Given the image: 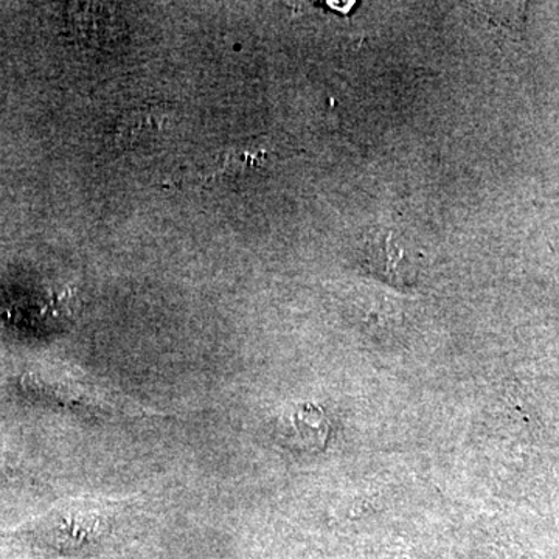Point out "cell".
I'll list each match as a JSON object with an SVG mask.
<instances>
[{"instance_id": "obj_1", "label": "cell", "mask_w": 559, "mask_h": 559, "mask_svg": "<svg viewBox=\"0 0 559 559\" xmlns=\"http://www.w3.org/2000/svg\"><path fill=\"white\" fill-rule=\"evenodd\" d=\"M102 509L97 500H69L32 522L28 533L57 549L81 546L100 538L106 524Z\"/></svg>"}, {"instance_id": "obj_2", "label": "cell", "mask_w": 559, "mask_h": 559, "mask_svg": "<svg viewBox=\"0 0 559 559\" xmlns=\"http://www.w3.org/2000/svg\"><path fill=\"white\" fill-rule=\"evenodd\" d=\"M175 112L164 105L140 106L120 117L117 143L123 150H150L159 145L175 128Z\"/></svg>"}, {"instance_id": "obj_3", "label": "cell", "mask_w": 559, "mask_h": 559, "mask_svg": "<svg viewBox=\"0 0 559 559\" xmlns=\"http://www.w3.org/2000/svg\"><path fill=\"white\" fill-rule=\"evenodd\" d=\"M364 253L371 272L393 285L409 286L417 278L418 264L414 253L404 248L393 231L370 234Z\"/></svg>"}, {"instance_id": "obj_4", "label": "cell", "mask_w": 559, "mask_h": 559, "mask_svg": "<svg viewBox=\"0 0 559 559\" xmlns=\"http://www.w3.org/2000/svg\"><path fill=\"white\" fill-rule=\"evenodd\" d=\"M79 7V5H76ZM70 25L75 31L80 39L86 40L91 46L108 43L114 39V35L121 31V24L114 17V10L109 5L100 3H86V5L72 11Z\"/></svg>"}, {"instance_id": "obj_5", "label": "cell", "mask_w": 559, "mask_h": 559, "mask_svg": "<svg viewBox=\"0 0 559 559\" xmlns=\"http://www.w3.org/2000/svg\"><path fill=\"white\" fill-rule=\"evenodd\" d=\"M267 159H270V153L264 150L253 148V146L231 148L221 159L218 173L221 176H229V178L246 176L250 171L263 167Z\"/></svg>"}, {"instance_id": "obj_6", "label": "cell", "mask_w": 559, "mask_h": 559, "mask_svg": "<svg viewBox=\"0 0 559 559\" xmlns=\"http://www.w3.org/2000/svg\"><path fill=\"white\" fill-rule=\"evenodd\" d=\"M316 414L318 411L314 407H301L290 417V426H293L296 440L307 448L323 441L322 419L316 417Z\"/></svg>"}]
</instances>
